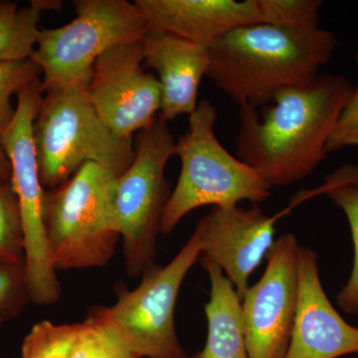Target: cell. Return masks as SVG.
I'll list each match as a JSON object with an SVG mask.
<instances>
[{
	"label": "cell",
	"mask_w": 358,
	"mask_h": 358,
	"mask_svg": "<svg viewBox=\"0 0 358 358\" xmlns=\"http://www.w3.org/2000/svg\"><path fill=\"white\" fill-rule=\"evenodd\" d=\"M353 87L341 75H320L307 86L281 90L262 107L240 108L237 159L272 188L307 178L327 157Z\"/></svg>",
	"instance_id": "1"
},
{
	"label": "cell",
	"mask_w": 358,
	"mask_h": 358,
	"mask_svg": "<svg viewBox=\"0 0 358 358\" xmlns=\"http://www.w3.org/2000/svg\"><path fill=\"white\" fill-rule=\"evenodd\" d=\"M319 27L294 30L259 23L238 28L212 45L207 77L238 107L260 108L286 88L313 83L338 47Z\"/></svg>",
	"instance_id": "2"
},
{
	"label": "cell",
	"mask_w": 358,
	"mask_h": 358,
	"mask_svg": "<svg viewBox=\"0 0 358 358\" xmlns=\"http://www.w3.org/2000/svg\"><path fill=\"white\" fill-rule=\"evenodd\" d=\"M217 117V108L210 101H200L188 117L187 131L176 143L174 155L180 159L181 169L162 218L164 236L200 207H230L241 201L257 205L272 194V186L255 169L219 143Z\"/></svg>",
	"instance_id": "3"
},
{
	"label": "cell",
	"mask_w": 358,
	"mask_h": 358,
	"mask_svg": "<svg viewBox=\"0 0 358 358\" xmlns=\"http://www.w3.org/2000/svg\"><path fill=\"white\" fill-rule=\"evenodd\" d=\"M115 179L88 162L64 182L45 190L43 221L54 270L105 267L121 239L115 219Z\"/></svg>",
	"instance_id": "4"
},
{
	"label": "cell",
	"mask_w": 358,
	"mask_h": 358,
	"mask_svg": "<svg viewBox=\"0 0 358 358\" xmlns=\"http://www.w3.org/2000/svg\"><path fill=\"white\" fill-rule=\"evenodd\" d=\"M33 127L40 180L44 190L69 179L94 162L115 176L134 159V138H122L100 119L84 89L47 92Z\"/></svg>",
	"instance_id": "5"
},
{
	"label": "cell",
	"mask_w": 358,
	"mask_h": 358,
	"mask_svg": "<svg viewBox=\"0 0 358 358\" xmlns=\"http://www.w3.org/2000/svg\"><path fill=\"white\" fill-rule=\"evenodd\" d=\"M76 18L58 28L39 30L31 60L42 73L40 92L87 90L96 59L119 45L143 40L147 23L127 0H76Z\"/></svg>",
	"instance_id": "6"
},
{
	"label": "cell",
	"mask_w": 358,
	"mask_h": 358,
	"mask_svg": "<svg viewBox=\"0 0 358 358\" xmlns=\"http://www.w3.org/2000/svg\"><path fill=\"white\" fill-rule=\"evenodd\" d=\"M134 143L133 162L115 179L114 204L124 266L131 278L140 277L155 265L157 238L171 195L164 171L176 141L167 122L159 117L138 133Z\"/></svg>",
	"instance_id": "7"
},
{
	"label": "cell",
	"mask_w": 358,
	"mask_h": 358,
	"mask_svg": "<svg viewBox=\"0 0 358 358\" xmlns=\"http://www.w3.org/2000/svg\"><path fill=\"white\" fill-rule=\"evenodd\" d=\"M197 233L166 266H152L133 291H120L112 307L96 308L138 358H186L174 312L186 275L201 256Z\"/></svg>",
	"instance_id": "8"
},
{
	"label": "cell",
	"mask_w": 358,
	"mask_h": 358,
	"mask_svg": "<svg viewBox=\"0 0 358 358\" xmlns=\"http://www.w3.org/2000/svg\"><path fill=\"white\" fill-rule=\"evenodd\" d=\"M40 83L39 78L18 93L15 117L6 131L0 134V143L10 160L11 185L20 202L31 301L35 305L48 306L58 301L62 291L51 264L45 235V190L40 180L33 134L42 101Z\"/></svg>",
	"instance_id": "9"
},
{
	"label": "cell",
	"mask_w": 358,
	"mask_h": 358,
	"mask_svg": "<svg viewBox=\"0 0 358 358\" xmlns=\"http://www.w3.org/2000/svg\"><path fill=\"white\" fill-rule=\"evenodd\" d=\"M294 235L275 240L262 278L241 300L242 322L249 358H284L298 305V256Z\"/></svg>",
	"instance_id": "10"
},
{
	"label": "cell",
	"mask_w": 358,
	"mask_h": 358,
	"mask_svg": "<svg viewBox=\"0 0 358 358\" xmlns=\"http://www.w3.org/2000/svg\"><path fill=\"white\" fill-rule=\"evenodd\" d=\"M141 41L115 46L96 59L86 93L103 124L122 138H133L157 120L162 88L143 68Z\"/></svg>",
	"instance_id": "11"
},
{
	"label": "cell",
	"mask_w": 358,
	"mask_h": 358,
	"mask_svg": "<svg viewBox=\"0 0 358 358\" xmlns=\"http://www.w3.org/2000/svg\"><path fill=\"white\" fill-rule=\"evenodd\" d=\"M275 222L257 205L250 209L235 205L213 207L195 228L201 257L222 270L240 300L249 288L250 277L274 244Z\"/></svg>",
	"instance_id": "12"
},
{
	"label": "cell",
	"mask_w": 358,
	"mask_h": 358,
	"mask_svg": "<svg viewBox=\"0 0 358 358\" xmlns=\"http://www.w3.org/2000/svg\"><path fill=\"white\" fill-rule=\"evenodd\" d=\"M358 355V327L348 324L327 298L317 255L301 246L298 256V305L284 358H341Z\"/></svg>",
	"instance_id": "13"
},
{
	"label": "cell",
	"mask_w": 358,
	"mask_h": 358,
	"mask_svg": "<svg viewBox=\"0 0 358 358\" xmlns=\"http://www.w3.org/2000/svg\"><path fill=\"white\" fill-rule=\"evenodd\" d=\"M148 30H159L210 48L244 26L265 23L259 0H136Z\"/></svg>",
	"instance_id": "14"
},
{
	"label": "cell",
	"mask_w": 358,
	"mask_h": 358,
	"mask_svg": "<svg viewBox=\"0 0 358 358\" xmlns=\"http://www.w3.org/2000/svg\"><path fill=\"white\" fill-rule=\"evenodd\" d=\"M143 61L157 74L162 88L159 119L173 121L196 110L202 78L210 67L208 47L159 30H148L141 40Z\"/></svg>",
	"instance_id": "15"
},
{
	"label": "cell",
	"mask_w": 358,
	"mask_h": 358,
	"mask_svg": "<svg viewBox=\"0 0 358 358\" xmlns=\"http://www.w3.org/2000/svg\"><path fill=\"white\" fill-rule=\"evenodd\" d=\"M210 280V300L204 306L206 343L186 358H249L242 322L241 300L222 270L203 257L200 258Z\"/></svg>",
	"instance_id": "16"
},
{
	"label": "cell",
	"mask_w": 358,
	"mask_h": 358,
	"mask_svg": "<svg viewBox=\"0 0 358 358\" xmlns=\"http://www.w3.org/2000/svg\"><path fill=\"white\" fill-rule=\"evenodd\" d=\"M320 192L326 193L334 205L339 207L350 224L355 261L352 274L338 294V305L346 313L358 317V166L343 164L324 179Z\"/></svg>",
	"instance_id": "17"
},
{
	"label": "cell",
	"mask_w": 358,
	"mask_h": 358,
	"mask_svg": "<svg viewBox=\"0 0 358 358\" xmlns=\"http://www.w3.org/2000/svg\"><path fill=\"white\" fill-rule=\"evenodd\" d=\"M57 2L31 1L27 6L0 0V62L31 58L39 33L40 15Z\"/></svg>",
	"instance_id": "18"
},
{
	"label": "cell",
	"mask_w": 358,
	"mask_h": 358,
	"mask_svg": "<svg viewBox=\"0 0 358 358\" xmlns=\"http://www.w3.org/2000/svg\"><path fill=\"white\" fill-rule=\"evenodd\" d=\"M70 358H138L99 310L80 322Z\"/></svg>",
	"instance_id": "19"
},
{
	"label": "cell",
	"mask_w": 358,
	"mask_h": 358,
	"mask_svg": "<svg viewBox=\"0 0 358 358\" xmlns=\"http://www.w3.org/2000/svg\"><path fill=\"white\" fill-rule=\"evenodd\" d=\"M79 324L37 322L25 336L21 358H70L77 341Z\"/></svg>",
	"instance_id": "20"
},
{
	"label": "cell",
	"mask_w": 358,
	"mask_h": 358,
	"mask_svg": "<svg viewBox=\"0 0 358 358\" xmlns=\"http://www.w3.org/2000/svg\"><path fill=\"white\" fill-rule=\"evenodd\" d=\"M0 261H25L24 232L20 202L11 181L0 178Z\"/></svg>",
	"instance_id": "21"
},
{
	"label": "cell",
	"mask_w": 358,
	"mask_h": 358,
	"mask_svg": "<svg viewBox=\"0 0 358 358\" xmlns=\"http://www.w3.org/2000/svg\"><path fill=\"white\" fill-rule=\"evenodd\" d=\"M259 3L267 24L303 31L320 27V0H259Z\"/></svg>",
	"instance_id": "22"
},
{
	"label": "cell",
	"mask_w": 358,
	"mask_h": 358,
	"mask_svg": "<svg viewBox=\"0 0 358 358\" xmlns=\"http://www.w3.org/2000/svg\"><path fill=\"white\" fill-rule=\"evenodd\" d=\"M41 70L31 59L0 62V134L10 126L15 117L13 96L27 85L39 79Z\"/></svg>",
	"instance_id": "23"
},
{
	"label": "cell",
	"mask_w": 358,
	"mask_h": 358,
	"mask_svg": "<svg viewBox=\"0 0 358 358\" xmlns=\"http://www.w3.org/2000/svg\"><path fill=\"white\" fill-rule=\"evenodd\" d=\"M30 301L25 261H0V326L18 317Z\"/></svg>",
	"instance_id": "24"
},
{
	"label": "cell",
	"mask_w": 358,
	"mask_h": 358,
	"mask_svg": "<svg viewBox=\"0 0 358 358\" xmlns=\"http://www.w3.org/2000/svg\"><path fill=\"white\" fill-rule=\"evenodd\" d=\"M358 68V52L355 56ZM346 148H358V84L341 113L336 129L327 145V155Z\"/></svg>",
	"instance_id": "25"
},
{
	"label": "cell",
	"mask_w": 358,
	"mask_h": 358,
	"mask_svg": "<svg viewBox=\"0 0 358 358\" xmlns=\"http://www.w3.org/2000/svg\"><path fill=\"white\" fill-rule=\"evenodd\" d=\"M11 176H13V171H11L10 160L0 143V178L11 181Z\"/></svg>",
	"instance_id": "26"
},
{
	"label": "cell",
	"mask_w": 358,
	"mask_h": 358,
	"mask_svg": "<svg viewBox=\"0 0 358 358\" xmlns=\"http://www.w3.org/2000/svg\"><path fill=\"white\" fill-rule=\"evenodd\" d=\"M358 358V357H357Z\"/></svg>",
	"instance_id": "27"
}]
</instances>
